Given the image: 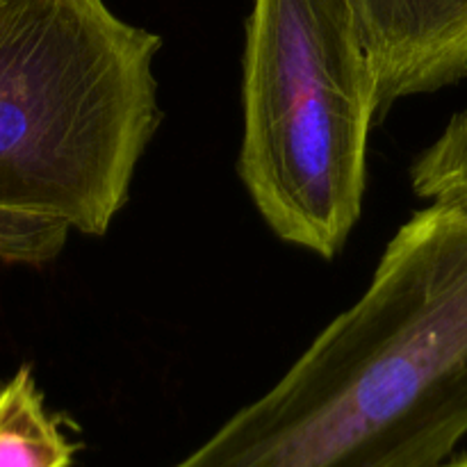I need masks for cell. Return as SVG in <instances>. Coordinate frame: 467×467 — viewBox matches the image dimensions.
I'll return each mask as SVG.
<instances>
[{
    "label": "cell",
    "instance_id": "1",
    "mask_svg": "<svg viewBox=\"0 0 467 467\" xmlns=\"http://www.w3.org/2000/svg\"><path fill=\"white\" fill-rule=\"evenodd\" d=\"M467 438V213L431 203L290 372L171 467H445Z\"/></svg>",
    "mask_w": 467,
    "mask_h": 467
},
{
    "label": "cell",
    "instance_id": "2",
    "mask_svg": "<svg viewBox=\"0 0 467 467\" xmlns=\"http://www.w3.org/2000/svg\"><path fill=\"white\" fill-rule=\"evenodd\" d=\"M162 39L105 0H0V260L100 237L160 123Z\"/></svg>",
    "mask_w": 467,
    "mask_h": 467
},
{
    "label": "cell",
    "instance_id": "3",
    "mask_svg": "<svg viewBox=\"0 0 467 467\" xmlns=\"http://www.w3.org/2000/svg\"><path fill=\"white\" fill-rule=\"evenodd\" d=\"M240 171L281 240L333 258L363 213L379 78L347 0H254Z\"/></svg>",
    "mask_w": 467,
    "mask_h": 467
},
{
    "label": "cell",
    "instance_id": "4",
    "mask_svg": "<svg viewBox=\"0 0 467 467\" xmlns=\"http://www.w3.org/2000/svg\"><path fill=\"white\" fill-rule=\"evenodd\" d=\"M347 3L377 71L381 112L467 76V0Z\"/></svg>",
    "mask_w": 467,
    "mask_h": 467
},
{
    "label": "cell",
    "instance_id": "5",
    "mask_svg": "<svg viewBox=\"0 0 467 467\" xmlns=\"http://www.w3.org/2000/svg\"><path fill=\"white\" fill-rule=\"evenodd\" d=\"M78 445L48 413L30 365L0 386V467H71Z\"/></svg>",
    "mask_w": 467,
    "mask_h": 467
},
{
    "label": "cell",
    "instance_id": "6",
    "mask_svg": "<svg viewBox=\"0 0 467 467\" xmlns=\"http://www.w3.org/2000/svg\"><path fill=\"white\" fill-rule=\"evenodd\" d=\"M420 199L467 213V108L456 112L429 149L410 167Z\"/></svg>",
    "mask_w": 467,
    "mask_h": 467
},
{
    "label": "cell",
    "instance_id": "7",
    "mask_svg": "<svg viewBox=\"0 0 467 467\" xmlns=\"http://www.w3.org/2000/svg\"><path fill=\"white\" fill-rule=\"evenodd\" d=\"M445 467H467V454H461V456H454V459L450 461Z\"/></svg>",
    "mask_w": 467,
    "mask_h": 467
}]
</instances>
